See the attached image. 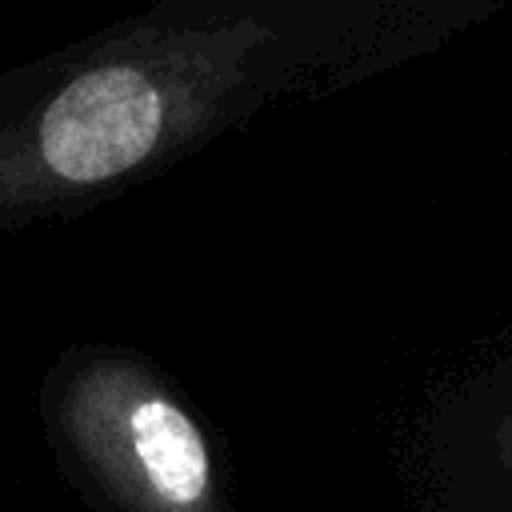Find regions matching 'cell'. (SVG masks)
Listing matches in <instances>:
<instances>
[{
  "instance_id": "1",
  "label": "cell",
  "mask_w": 512,
  "mask_h": 512,
  "mask_svg": "<svg viewBox=\"0 0 512 512\" xmlns=\"http://www.w3.org/2000/svg\"><path fill=\"white\" fill-rule=\"evenodd\" d=\"M44 416L116 512H228L204 424L152 360L104 344L64 352L44 380Z\"/></svg>"
},
{
  "instance_id": "2",
  "label": "cell",
  "mask_w": 512,
  "mask_h": 512,
  "mask_svg": "<svg viewBox=\"0 0 512 512\" xmlns=\"http://www.w3.org/2000/svg\"><path fill=\"white\" fill-rule=\"evenodd\" d=\"M428 476L444 512H512V356L436 404Z\"/></svg>"
}]
</instances>
